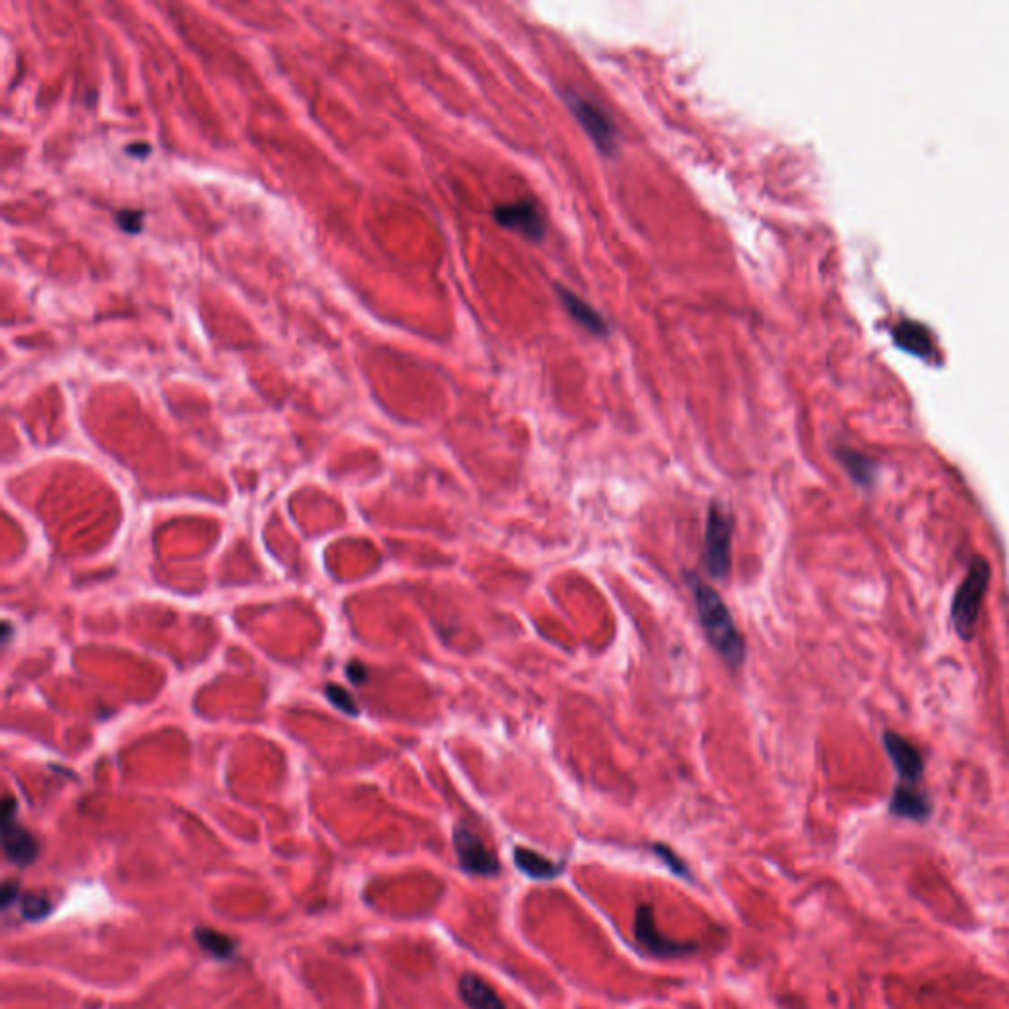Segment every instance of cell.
<instances>
[{"instance_id":"obj_1","label":"cell","mask_w":1009,"mask_h":1009,"mask_svg":"<svg viewBox=\"0 0 1009 1009\" xmlns=\"http://www.w3.org/2000/svg\"><path fill=\"white\" fill-rule=\"evenodd\" d=\"M686 583L692 598H694L696 616L708 642L729 668H739L746 660V641L741 637L726 601L696 573L690 572Z\"/></svg>"},{"instance_id":"obj_2","label":"cell","mask_w":1009,"mask_h":1009,"mask_svg":"<svg viewBox=\"0 0 1009 1009\" xmlns=\"http://www.w3.org/2000/svg\"><path fill=\"white\" fill-rule=\"evenodd\" d=\"M562 99L568 105L573 118L580 123L583 133L590 136L593 146L603 156H613L619 148V131L613 123L608 108L593 97L583 95L576 89H562Z\"/></svg>"},{"instance_id":"obj_3","label":"cell","mask_w":1009,"mask_h":1009,"mask_svg":"<svg viewBox=\"0 0 1009 1009\" xmlns=\"http://www.w3.org/2000/svg\"><path fill=\"white\" fill-rule=\"evenodd\" d=\"M990 564L984 558H974L966 578L958 588L953 601V625L964 641H970L976 633V623L982 613V603L990 586Z\"/></svg>"},{"instance_id":"obj_4","label":"cell","mask_w":1009,"mask_h":1009,"mask_svg":"<svg viewBox=\"0 0 1009 1009\" xmlns=\"http://www.w3.org/2000/svg\"><path fill=\"white\" fill-rule=\"evenodd\" d=\"M731 537L734 514L721 501H711L704 530V566L714 580H726L731 572Z\"/></svg>"},{"instance_id":"obj_5","label":"cell","mask_w":1009,"mask_h":1009,"mask_svg":"<svg viewBox=\"0 0 1009 1009\" xmlns=\"http://www.w3.org/2000/svg\"><path fill=\"white\" fill-rule=\"evenodd\" d=\"M493 221L507 231L519 233L530 243H540L547 235V221L540 205L532 197L499 203L493 207Z\"/></svg>"},{"instance_id":"obj_6","label":"cell","mask_w":1009,"mask_h":1009,"mask_svg":"<svg viewBox=\"0 0 1009 1009\" xmlns=\"http://www.w3.org/2000/svg\"><path fill=\"white\" fill-rule=\"evenodd\" d=\"M453 848H456L458 862L463 872L483 877H493L501 872L497 856L468 826H456L453 830Z\"/></svg>"},{"instance_id":"obj_7","label":"cell","mask_w":1009,"mask_h":1009,"mask_svg":"<svg viewBox=\"0 0 1009 1009\" xmlns=\"http://www.w3.org/2000/svg\"><path fill=\"white\" fill-rule=\"evenodd\" d=\"M3 848L8 862L26 867L38 856L36 838L16 820V800L6 797L3 803Z\"/></svg>"},{"instance_id":"obj_8","label":"cell","mask_w":1009,"mask_h":1009,"mask_svg":"<svg viewBox=\"0 0 1009 1009\" xmlns=\"http://www.w3.org/2000/svg\"><path fill=\"white\" fill-rule=\"evenodd\" d=\"M635 936L637 941L647 948L651 954H655L657 958H678V956H686L690 953L696 951V944L694 943H680V941H672V938L662 935L657 923H655V913H652V909L649 905H639L637 911H635Z\"/></svg>"},{"instance_id":"obj_9","label":"cell","mask_w":1009,"mask_h":1009,"mask_svg":"<svg viewBox=\"0 0 1009 1009\" xmlns=\"http://www.w3.org/2000/svg\"><path fill=\"white\" fill-rule=\"evenodd\" d=\"M884 746L887 749V755L892 759L895 771L905 785H915L917 780H921L925 773V761L911 741L895 734V731H885Z\"/></svg>"},{"instance_id":"obj_10","label":"cell","mask_w":1009,"mask_h":1009,"mask_svg":"<svg viewBox=\"0 0 1009 1009\" xmlns=\"http://www.w3.org/2000/svg\"><path fill=\"white\" fill-rule=\"evenodd\" d=\"M556 292L564 310L568 312L570 318L576 322L580 328L586 330L590 335H593V338H608L609 323L591 304L580 298L576 292L564 289V286H556Z\"/></svg>"},{"instance_id":"obj_11","label":"cell","mask_w":1009,"mask_h":1009,"mask_svg":"<svg viewBox=\"0 0 1009 1009\" xmlns=\"http://www.w3.org/2000/svg\"><path fill=\"white\" fill-rule=\"evenodd\" d=\"M889 810H892L895 816L923 823V820L931 816V800H928L923 793H918L913 785H899L893 790Z\"/></svg>"},{"instance_id":"obj_12","label":"cell","mask_w":1009,"mask_h":1009,"mask_svg":"<svg viewBox=\"0 0 1009 1009\" xmlns=\"http://www.w3.org/2000/svg\"><path fill=\"white\" fill-rule=\"evenodd\" d=\"M514 864L524 875L537 882H552L564 872L562 862H552L529 848H514Z\"/></svg>"},{"instance_id":"obj_13","label":"cell","mask_w":1009,"mask_h":1009,"mask_svg":"<svg viewBox=\"0 0 1009 1009\" xmlns=\"http://www.w3.org/2000/svg\"><path fill=\"white\" fill-rule=\"evenodd\" d=\"M460 996L471 1009H504L497 992L476 974H466L460 980Z\"/></svg>"},{"instance_id":"obj_14","label":"cell","mask_w":1009,"mask_h":1009,"mask_svg":"<svg viewBox=\"0 0 1009 1009\" xmlns=\"http://www.w3.org/2000/svg\"><path fill=\"white\" fill-rule=\"evenodd\" d=\"M838 460L842 461V466L846 468V471L849 473V478H852L858 486H872L874 479H875V466L874 461L866 458L864 453H859L856 450H849V448H840L838 450Z\"/></svg>"},{"instance_id":"obj_15","label":"cell","mask_w":1009,"mask_h":1009,"mask_svg":"<svg viewBox=\"0 0 1009 1009\" xmlns=\"http://www.w3.org/2000/svg\"><path fill=\"white\" fill-rule=\"evenodd\" d=\"M195 941L200 943V946L203 948L205 953H210L211 956L220 958V961H227V958H231L235 954L233 938L220 933V931H215V928H210V927L195 928Z\"/></svg>"},{"instance_id":"obj_16","label":"cell","mask_w":1009,"mask_h":1009,"mask_svg":"<svg viewBox=\"0 0 1009 1009\" xmlns=\"http://www.w3.org/2000/svg\"><path fill=\"white\" fill-rule=\"evenodd\" d=\"M49 911H52V905L42 895L28 893L20 897V913H22L24 918H30V921H39V918L47 917Z\"/></svg>"},{"instance_id":"obj_17","label":"cell","mask_w":1009,"mask_h":1009,"mask_svg":"<svg viewBox=\"0 0 1009 1009\" xmlns=\"http://www.w3.org/2000/svg\"><path fill=\"white\" fill-rule=\"evenodd\" d=\"M325 696L330 698V702L335 708H340L341 711H345V714H349V716L359 714V708H358V704H355V698L345 688H341L338 685H330L328 688H325Z\"/></svg>"},{"instance_id":"obj_18","label":"cell","mask_w":1009,"mask_h":1009,"mask_svg":"<svg viewBox=\"0 0 1009 1009\" xmlns=\"http://www.w3.org/2000/svg\"><path fill=\"white\" fill-rule=\"evenodd\" d=\"M652 852H655V854L662 859V862H665V864L668 866V869H672V872H675L677 875H680V877H690L688 867H686L685 864H682V859H678V856H677L675 852H672L670 848L662 846V844H655V846H652Z\"/></svg>"},{"instance_id":"obj_19","label":"cell","mask_w":1009,"mask_h":1009,"mask_svg":"<svg viewBox=\"0 0 1009 1009\" xmlns=\"http://www.w3.org/2000/svg\"><path fill=\"white\" fill-rule=\"evenodd\" d=\"M18 897H20V889L16 882L3 884V889H0V905H3V909H8L10 905L16 903Z\"/></svg>"},{"instance_id":"obj_20","label":"cell","mask_w":1009,"mask_h":1009,"mask_svg":"<svg viewBox=\"0 0 1009 1009\" xmlns=\"http://www.w3.org/2000/svg\"><path fill=\"white\" fill-rule=\"evenodd\" d=\"M348 677L351 678V682H355V685H361V682L367 680V670H365L361 662H351L348 667Z\"/></svg>"}]
</instances>
